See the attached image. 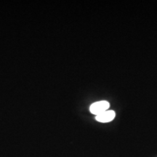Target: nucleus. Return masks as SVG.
Returning a JSON list of instances; mask_svg holds the SVG:
<instances>
[{"label":"nucleus","mask_w":157,"mask_h":157,"mask_svg":"<svg viewBox=\"0 0 157 157\" xmlns=\"http://www.w3.org/2000/svg\"><path fill=\"white\" fill-rule=\"evenodd\" d=\"M116 117V112L113 110H108L105 112L97 115L95 117L96 121L101 123H108L112 121Z\"/></svg>","instance_id":"f03ea898"},{"label":"nucleus","mask_w":157,"mask_h":157,"mask_svg":"<svg viewBox=\"0 0 157 157\" xmlns=\"http://www.w3.org/2000/svg\"><path fill=\"white\" fill-rule=\"evenodd\" d=\"M110 103L107 101H101L92 104L90 107V111L93 114L99 115L109 110Z\"/></svg>","instance_id":"f257e3e1"}]
</instances>
